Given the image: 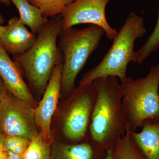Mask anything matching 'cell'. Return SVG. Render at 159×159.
I'll list each match as a JSON object with an SVG mask.
<instances>
[{
	"label": "cell",
	"mask_w": 159,
	"mask_h": 159,
	"mask_svg": "<svg viewBox=\"0 0 159 159\" xmlns=\"http://www.w3.org/2000/svg\"><path fill=\"white\" fill-rule=\"evenodd\" d=\"M41 11L44 17L52 18L61 14L63 9L75 0H28Z\"/></svg>",
	"instance_id": "cell-17"
},
{
	"label": "cell",
	"mask_w": 159,
	"mask_h": 159,
	"mask_svg": "<svg viewBox=\"0 0 159 159\" xmlns=\"http://www.w3.org/2000/svg\"><path fill=\"white\" fill-rule=\"evenodd\" d=\"M7 159H24L23 155L13 153L9 151L5 150Z\"/></svg>",
	"instance_id": "cell-21"
},
{
	"label": "cell",
	"mask_w": 159,
	"mask_h": 159,
	"mask_svg": "<svg viewBox=\"0 0 159 159\" xmlns=\"http://www.w3.org/2000/svg\"><path fill=\"white\" fill-rule=\"evenodd\" d=\"M159 47V13L156 25L144 44L136 51L137 63L141 64Z\"/></svg>",
	"instance_id": "cell-18"
},
{
	"label": "cell",
	"mask_w": 159,
	"mask_h": 159,
	"mask_svg": "<svg viewBox=\"0 0 159 159\" xmlns=\"http://www.w3.org/2000/svg\"><path fill=\"white\" fill-rule=\"evenodd\" d=\"M90 126V140L99 149L113 148L128 129L122 102L120 83L116 77L97 78Z\"/></svg>",
	"instance_id": "cell-1"
},
{
	"label": "cell",
	"mask_w": 159,
	"mask_h": 159,
	"mask_svg": "<svg viewBox=\"0 0 159 159\" xmlns=\"http://www.w3.org/2000/svg\"><path fill=\"white\" fill-rule=\"evenodd\" d=\"M63 121L64 136L73 142L90 139V126L96 97L93 82L79 85L70 95Z\"/></svg>",
	"instance_id": "cell-6"
},
{
	"label": "cell",
	"mask_w": 159,
	"mask_h": 159,
	"mask_svg": "<svg viewBox=\"0 0 159 159\" xmlns=\"http://www.w3.org/2000/svg\"><path fill=\"white\" fill-rule=\"evenodd\" d=\"M5 135L0 131V159H7L4 147V139Z\"/></svg>",
	"instance_id": "cell-20"
},
{
	"label": "cell",
	"mask_w": 159,
	"mask_h": 159,
	"mask_svg": "<svg viewBox=\"0 0 159 159\" xmlns=\"http://www.w3.org/2000/svg\"><path fill=\"white\" fill-rule=\"evenodd\" d=\"M34 107L9 92L0 103V131L6 136L21 137L31 141L38 135Z\"/></svg>",
	"instance_id": "cell-7"
},
{
	"label": "cell",
	"mask_w": 159,
	"mask_h": 159,
	"mask_svg": "<svg viewBox=\"0 0 159 159\" xmlns=\"http://www.w3.org/2000/svg\"><path fill=\"white\" fill-rule=\"evenodd\" d=\"M30 140L19 137L6 136L4 139L5 150L23 155L30 144Z\"/></svg>",
	"instance_id": "cell-19"
},
{
	"label": "cell",
	"mask_w": 159,
	"mask_h": 159,
	"mask_svg": "<svg viewBox=\"0 0 159 159\" xmlns=\"http://www.w3.org/2000/svg\"><path fill=\"white\" fill-rule=\"evenodd\" d=\"M0 2L6 5H8L11 2V1L10 0H0Z\"/></svg>",
	"instance_id": "cell-25"
},
{
	"label": "cell",
	"mask_w": 159,
	"mask_h": 159,
	"mask_svg": "<svg viewBox=\"0 0 159 159\" xmlns=\"http://www.w3.org/2000/svg\"><path fill=\"white\" fill-rule=\"evenodd\" d=\"M8 91L3 83L2 80L0 77V103L3 97Z\"/></svg>",
	"instance_id": "cell-22"
},
{
	"label": "cell",
	"mask_w": 159,
	"mask_h": 159,
	"mask_svg": "<svg viewBox=\"0 0 159 159\" xmlns=\"http://www.w3.org/2000/svg\"><path fill=\"white\" fill-rule=\"evenodd\" d=\"M4 21H5V20H4V18H3L2 14L0 13V38L2 37V35L4 34L6 29H7V25H2V24L4 23Z\"/></svg>",
	"instance_id": "cell-23"
},
{
	"label": "cell",
	"mask_w": 159,
	"mask_h": 159,
	"mask_svg": "<svg viewBox=\"0 0 159 159\" xmlns=\"http://www.w3.org/2000/svg\"><path fill=\"white\" fill-rule=\"evenodd\" d=\"M105 31L95 25L81 30H62L57 45L63 57L61 92L70 96L75 89V80L91 54L98 46Z\"/></svg>",
	"instance_id": "cell-5"
},
{
	"label": "cell",
	"mask_w": 159,
	"mask_h": 159,
	"mask_svg": "<svg viewBox=\"0 0 159 159\" xmlns=\"http://www.w3.org/2000/svg\"><path fill=\"white\" fill-rule=\"evenodd\" d=\"M19 12V21L29 27L31 32L37 35L43 26L48 21L43 16L37 7L29 2L28 0H10Z\"/></svg>",
	"instance_id": "cell-13"
},
{
	"label": "cell",
	"mask_w": 159,
	"mask_h": 159,
	"mask_svg": "<svg viewBox=\"0 0 159 159\" xmlns=\"http://www.w3.org/2000/svg\"><path fill=\"white\" fill-rule=\"evenodd\" d=\"M0 77L7 90L19 99L26 101L34 108L38 103L23 79L20 69L0 45Z\"/></svg>",
	"instance_id": "cell-10"
},
{
	"label": "cell",
	"mask_w": 159,
	"mask_h": 159,
	"mask_svg": "<svg viewBox=\"0 0 159 159\" xmlns=\"http://www.w3.org/2000/svg\"><path fill=\"white\" fill-rule=\"evenodd\" d=\"M114 159H147L132 139L129 129L113 148Z\"/></svg>",
	"instance_id": "cell-15"
},
{
	"label": "cell",
	"mask_w": 159,
	"mask_h": 159,
	"mask_svg": "<svg viewBox=\"0 0 159 159\" xmlns=\"http://www.w3.org/2000/svg\"><path fill=\"white\" fill-rule=\"evenodd\" d=\"M51 152L50 140L40 134L31 140L23 157L24 159H49Z\"/></svg>",
	"instance_id": "cell-16"
},
{
	"label": "cell",
	"mask_w": 159,
	"mask_h": 159,
	"mask_svg": "<svg viewBox=\"0 0 159 159\" xmlns=\"http://www.w3.org/2000/svg\"><path fill=\"white\" fill-rule=\"evenodd\" d=\"M158 65H159V63H158Z\"/></svg>",
	"instance_id": "cell-26"
},
{
	"label": "cell",
	"mask_w": 159,
	"mask_h": 159,
	"mask_svg": "<svg viewBox=\"0 0 159 159\" xmlns=\"http://www.w3.org/2000/svg\"><path fill=\"white\" fill-rule=\"evenodd\" d=\"M62 20L61 14L51 18L33 45L24 54L14 56L29 83L39 93L45 90L55 66L63 61L57 42L62 30Z\"/></svg>",
	"instance_id": "cell-2"
},
{
	"label": "cell",
	"mask_w": 159,
	"mask_h": 159,
	"mask_svg": "<svg viewBox=\"0 0 159 159\" xmlns=\"http://www.w3.org/2000/svg\"><path fill=\"white\" fill-rule=\"evenodd\" d=\"M103 159H114L113 148H109L107 149L105 157Z\"/></svg>",
	"instance_id": "cell-24"
},
{
	"label": "cell",
	"mask_w": 159,
	"mask_h": 159,
	"mask_svg": "<svg viewBox=\"0 0 159 159\" xmlns=\"http://www.w3.org/2000/svg\"><path fill=\"white\" fill-rule=\"evenodd\" d=\"M37 35L27 29L15 16L9 20L7 29L0 38V45L7 53L16 55L24 54L35 43Z\"/></svg>",
	"instance_id": "cell-11"
},
{
	"label": "cell",
	"mask_w": 159,
	"mask_h": 159,
	"mask_svg": "<svg viewBox=\"0 0 159 159\" xmlns=\"http://www.w3.org/2000/svg\"><path fill=\"white\" fill-rule=\"evenodd\" d=\"M110 0H75L61 12L62 30L80 24H90L102 28L109 39L113 40L118 31L107 22L106 8Z\"/></svg>",
	"instance_id": "cell-8"
},
{
	"label": "cell",
	"mask_w": 159,
	"mask_h": 159,
	"mask_svg": "<svg viewBox=\"0 0 159 159\" xmlns=\"http://www.w3.org/2000/svg\"><path fill=\"white\" fill-rule=\"evenodd\" d=\"M144 20L133 12L129 13L118 31L116 37L108 52L100 63L83 76L79 85L93 82L101 77H116L120 81L126 77L129 64L137 62L135 43L146 33Z\"/></svg>",
	"instance_id": "cell-3"
},
{
	"label": "cell",
	"mask_w": 159,
	"mask_h": 159,
	"mask_svg": "<svg viewBox=\"0 0 159 159\" xmlns=\"http://www.w3.org/2000/svg\"><path fill=\"white\" fill-rule=\"evenodd\" d=\"M94 144L82 142L75 144L61 145L58 149L60 159H94L97 156ZM101 150V149H100Z\"/></svg>",
	"instance_id": "cell-14"
},
{
	"label": "cell",
	"mask_w": 159,
	"mask_h": 159,
	"mask_svg": "<svg viewBox=\"0 0 159 159\" xmlns=\"http://www.w3.org/2000/svg\"><path fill=\"white\" fill-rule=\"evenodd\" d=\"M159 66L144 78L126 77L120 81L123 112L128 129L136 131L146 121H159Z\"/></svg>",
	"instance_id": "cell-4"
},
{
	"label": "cell",
	"mask_w": 159,
	"mask_h": 159,
	"mask_svg": "<svg viewBox=\"0 0 159 159\" xmlns=\"http://www.w3.org/2000/svg\"><path fill=\"white\" fill-rule=\"evenodd\" d=\"M140 132L129 129L132 139L147 159H159V121H145Z\"/></svg>",
	"instance_id": "cell-12"
},
{
	"label": "cell",
	"mask_w": 159,
	"mask_h": 159,
	"mask_svg": "<svg viewBox=\"0 0 159 159\" xmlns=\"http://www.w3.org/2000/svg\"><path fill=\"white\" fill-rule=\"evenodd\" d=\"M63 62H60L53 70L42 99L34 108V119L41 129V134L45 139H51L52 116L58 103L61 92V77Z\"/></svg>",
	"instance_id": "cell-9"
}]
</instances>
